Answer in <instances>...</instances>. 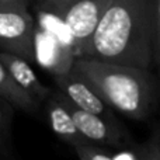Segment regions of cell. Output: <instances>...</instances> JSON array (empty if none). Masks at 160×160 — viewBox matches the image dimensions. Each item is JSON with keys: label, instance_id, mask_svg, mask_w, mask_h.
<instances>
[{"label": "cell", "instance_id": "11", "mask_svg": "<svg viewBox=\"0 0 160 160\" xmlns=\"http://www.w3.org/2000/svg\"><path fill=\"white\" fill-rule=\"evenodd\" d=\"M38 21H39V28H42V30L53 34L59 41L63 42L66 47H69L76 55L75 42H73L72 34L69 32L68 27L58 18V17L53 16V14H51V13H48V11H45V10L38 8Z\"/></svg>", "mask_w": 160, "mask_h": 160}, {"label": "cell", "instance_id": "16", "mask_svg": "<svg viewBox=\"0 0 160 160\" xmlns=\"http://www.w3.org/2000/svg\"><path fill=\"white\" fill-rule=\"evenodd\" d=\"M153 135H155L156 141H158V145H159V150H160V128H159V129H156V131H155V133H153Z\"/></svg>", "mask_w": 160, "mask_h": 160}, {"label": "cell", "instance_id": "1", "mask_svg": "<svg viewBox=\"0 0 160 160\" xmlns=\"http://www.w3.org/2000/svg\"><path fill=\"white\" fill-rule=\"evenodd\" d=\"M152 0H108L84 55L152 69Z\"/></svg>", "mask_w": 160, "mask_h": 160}, {"label": "cell", "instance_id": "14", "mask_svg": "<svg viewBox=\"0 0 160 160\" xmlns=\"http://www.w3.org/2000/svg\"><path fill=\"white\" fill-rule=\"evenodd\" d=\"M73 150L82 160H111V153H112L110 152V148L101 146L90 141L73 148Z\"/></svg>", "mask_w": 160, "mask_h": 160}, {"label": "cell", "instance_id": "3", "mask_svg": "<svg viewBox=\"0 0 160 160\" xmlns=\"http://www.w3.org/2000/svg\"><path fill=\"white\" fill-rule=\"evenodd\" d=\"M108 0H41L38 8L56 16L72 34L76 56H83Z\"/></svg>", "mask_w": 160, "mask_h": 160}, {"label": "cell", "instance_id": "2", "mask_svg": "<svg viewBox=\"0 0 160 160\" xmlns=\"http://www.w3.org/2000/svg\"><path fill=\"white\" fill-rule=\"evenodd\" d=\"M70 72L84 80L108 107L128 118H148L158 104L160 80L152 69L76 56Z\"/></svg>", "mask_w": 160, "mask_h": 160}, {"label": "cell", "instance_id": "9", "mask_svg": "<svg viewBox=\"0 0 160 160\" xmlns=\"http://www.w3.org/2000/svg\"><path fill=\"white\" fill-rule=\"evenodd\" d=\"M0 61L20 87H22L28 94H31L38 102L47 100V97L51 94V90L39 82L35 72L30 66V62L4 51H0Z\"/></svg>", "mask_w": 160, "mask_h": 160}, {"label": "cell", "instance_id": "12", "mask_svg": "<svg viewBox=\"0 0 160 160\" xmlns=\"http://www.w3.org/2000/svg\"><path fill=\"white\" fill-rule=\"evenodd\" d=\"M13 119V105L0 97V156L10 152V129Z\"/></svg>", "mask_w": 160, "mask_h": 160}, {"label": "cell", "instance_id": "6", "mask_svg": "<svg viewBox=\"0 0 160 160\" xmlns=\"http://www.w3.org/2000/svg\"><path fill=\"white\" fill-rule=\"evenodd\" d=\"M55 83L59 91L79 108L105 118H112L111 115H108L110 107L104 102V100L73 72L69 70L62 75H55Z\"/></svg>", "mask_w": 160, "mask_h": 160}, {"label": "cell", "instance_id": "4", "mask_svg": "<svg viewBox=\"0 0 160 160\" xmlns=\"http://www.w3.org/2000/svg\"><path fill=\"white\" fill-rule=\"evenodd\" d=\"M37 25L27 6L0 10V51L10 52L27 62L35 61Z\"/></svg>", "mask_w": 160, "mask_h": 160}, {"label": "cell", "instance_id": "5", "mask_svg": "<svg viewBox=\"0 0 160 160\" xmlns=\"http://www.w3.org/2000/svg\"><path fill=\"white\" fill-rule=\"evenodd\" d=\"M56 94L61 102L72 115L79 132L87 141L101 145V146H107L112 150L124 148L132 142L129 138H127L125 132L119 128L118 124L114 122L112 118H105V117L82 110L73 104L68 97H65L59 90H56Z\"/></svg>", "mask_w": 160, "mask_h": 160}, {"label": "cell", "instance_id": "10", "mask_svg": "<svg viewBox=\"0 0 160 160\" xmlns=\"http://www.w3.org/2000/svg\"><path fill=\"white\" fill-rule=\"evenodd\" d=\"M0 97L7 100L13 107H17L18 110L28 114H35L38 111L39 102L17 84V82L11 78L2 61H0Z\"/></svg>", "mask_w": 160, "mask_h": 160}, {"label": "cell", "instance_id": "13", "mask_svg": "<svg viewBox=\"0 0 160 160\" xmlns=\"http://www.w3.org/2000/svg\"><path fill=\"white\" fill-rule=\"evenodd\" d=\"M152 68L160 80V0H152Z\"/></svg>", "mask_w": 160, "mask_h": 160}, {"label": "cell", "instance_id": "7", "mask_svg": "<svg viewBox=\"0 0 160 160\" xmlns=\"http://www.w3.org/2000/svg\"><path fill=\"white\" fill-rule=\"evenodd\" d=\"M35 58L55 75L70 70L76 55L69 47L61 42L53 34L37 27L35 30Z\"/></svg>", "mask_w": 160, "mask_h": 160}, {"label": "cell", "instance_id": "15", "mask_svg": "<svg viewBox=\"0 0 160 160\" xmlns=\"http://www.w3.org/2000/svg\"><path fill=\"white\" fill-rule=\"evenodd\" d=\"M28 0H0V10L8 7H16V6H27Z\"/></svg>", "mask_w": 160, "mask_h": 160}, {"label": "cell", "instance_id": "8", "mask_svg": "<svg viewBox=\"0 0 160 160\" xmlns=\"http://www.w3.org/2000/svg\"><path fill=\"white\" fill-rule=\"evenodd\" d=\"M45 102H47L45 108H47V117L48 121H49V127L61 141L66 142L72 148H76L79 145L87 142V139L79 132L72 115L66 110V107L61 102L56 91L51 90V94L47 97Z\"/></svg>", "mask_w": 160, "mask_h": 160}]
</instances>
